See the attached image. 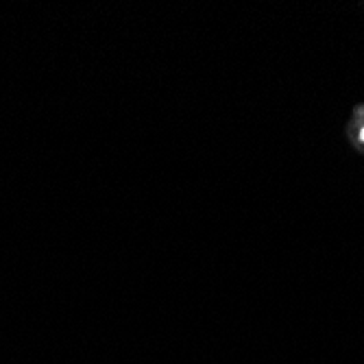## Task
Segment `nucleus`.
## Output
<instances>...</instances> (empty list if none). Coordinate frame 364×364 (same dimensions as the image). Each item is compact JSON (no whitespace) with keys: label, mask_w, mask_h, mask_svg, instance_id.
Returning a JSON list of instances; mask_svg holds the SVG:
<instances>
[{"label":"nucleus","mask_w":364,"mask_h":364,"mask_svg":"<svg viewBox=\"0 0 364 364\" xmlns=\"http://www.w3.org/2000/svg\"><path fill=\"white\" fill-rule=\"evenodd\" d=\"M360 140H362V142H364V129H362V131H360Z\"/></svg>","instance_id":"f257e3e1"}]
</instances>
